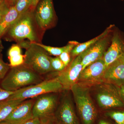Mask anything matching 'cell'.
Here are the masks:
<instances>
[{
    "label": "cell",
    "instance_id": "603a6c76",
    "mask_svg": "<svg viewBox=\"0 0 124 124\" xmlns=\"http://www.w3.org/2000/svg\"><path fill=\"white\" fill-rule=\"evenodd\" d=\"M49 59L52 69L54 71L59 72L64 70L65 65L59 57H53L49 56Z\"/></svg>",
    "mask_w": 124,
    "mask_h": 124
},
{
    "label": "cell",
    "instance_id": "4dcf8cb0",
    "mask_svg": "<svg viewBox=\"0 0 124 124\" xmlns=\"http://www.w3.org/2000/svg\"><path fill=\"white\" fill-rule=\"evenodd\" d=\"M46 124H62L55 118V116L49 120Z\"/></svg>",
    "mask_w": 124,
    "mask_h": 124
},
{
    "label": "cell",
    "instance_id": "836d02e7",
    "mask_svg": "<svg viewBox=\"0 0 124 124\" xmlns=\"http://www.w3.org/2000/svg\"><path fill=\"white\" fill-rule=\"evenodd\" d=\"M40 1V0H33V2H32V8H33L35 9L37 4H38Z\"/></svg>",
    "mask_w": 124,
    "mask_h": 124
},
{
    "label": "cell",
    "instance_id": "7c38bea8",
    "mask_svg": "<svg viewBox=\"0 0 124 124\" xmlns=\"http://www.w3.org/2000/svg\"><path fill=\"white\" fill-rule=\"evenodd\" d=\"M54 116L62 124H80L70 98L66 95L58 106Z\"/></svg>",
    "mask_w": 124,
    "mask_h": 124
},
{
    "label": "cell",
    "instance_id": "2e32d148",
    "mask_svg": "<svg viewBox=\"0 0 124 124\" xmlns=\"http://www.w3.org/2000/svg\"><path fill=\"white\" fill-rule=\"evenodd\" d=\"M115 27V26L114 24H111L105 29L102 33L95 38L84 43H78L71 51V55L72 59L79 55L90 46L110 32L113 31Z\"/></svg>",
    "mask_w": 124,
    "mask_h": 124
},
{
    "label": "cell",
    "instance_id": "5b68a950",
    "mask_svg": "<svg viewBox=\"0 0 124 124\" xmlns=\"http://www.w3.org/2000/svg\"><path fill=\"white\" fill-rule=\"evenodd\" d=\"M63 91L62 85L56 77L45 79L42 82L26 86L14 92L8 100H26L46 93H60Z\"/></svg>",
    "mask_w": 124,
    "mask_h": 124
},
{
    "label": "cell",
    "instance_id": "d6986e66",
    "mask_svg": "<svg viewBox=\"0 0 124 124\" xmlns=\"http://www.w3.org/2000/svg\"><path fill=\"white\" fill-rule=\"evenodd\" d=\"M79 43V42L75 41H69L66 45V48L65 50L58 56L66 67L70 63L71 61V51L74 47Z\"/></svg>",
    "mask_w": 124,
    "mask_h": 124
},
{
    "label": "cell",
    "instance_id": "5bb4252c",
    "mask_svg": "<svg viewBox=\"0 0 124 124\" xmlns=\"http://www.w3.org/2000/svg\"><path fill=\"white\" fill-rule=\"evenodd\" d=\"M124 54V35L115 27L110 46L102 58L107 67Z\"/></svg>",
    "mask_w": 124,
    "mask_h": 124
},
{
    "label": "cell",
    "instance_id": "e575fe53",
    "mask_svg": "<svg viewBox=\"0 0 124 124\" xmlns=\"http://www.w3.org/2000/svg\"><path fill=\"white\" fill-rule=\"evenodd\" d=\"M0 124H5V123H4V122H0Z\"/></svg>",
    "mask_w": 124,
    "mask_h": 124
},
{
    "label": "cell",
    "instance_id": "4fadbf2b",
    "mask_svg": "<svg viewBox=\"0 0 124 124\" xmlns=\"http://www.w3.org/2000/svg\"><path fill=\"white\" fill-rule=\"evenodd\" d=\"M35 98L24 100L3 121L7 124H23L33 118L32 107Z\"/></svg>",
    "mask_w": 124,
    "mask_h": 124
},
{
    "label": "cell",
    "instance_id": "3957f363",
    "mask_svg": "<svg viewBox=\"0 0 124 124\" xmlns=\"http://www.w3.org/2000/svg\"><path fill=\"white\" fill-rule=\"evenodd\" d=\"M70 90L76 105L80 122L82 124H95L99 116L98 112L91 99L89 88L76 84Z\"/></svg>",
    "mask_w": 124,
    "mask_h": 124
},
{
    "label": "cell",
    "instance_id": "484cf974",
    "mask_svg": "<svg viewBox=\"0 0 124 124\" xmlns=\"http://www.w3.org/2000/svg\"><path fill=\"white\" fill-rule=\"evenodd\" d=\"M21 48L18 44L13 45L8 51V58L22 54Z\"/></svg>",
    "mask_w": 124,
    "mask_h": 124
},
{
    "label": "cell",
    "instance_id": "1f68e13d",
    "mask_svg": "<svg viewBox=\"0 0 124 124\" xmlns=\"http://www.w3.org/2000/svg\"><path fill=\"white\" fill-rule=\"evenodd\" d=\"M120 95L124 102V84L119 87Z\"/></svg>",
    "mask_w": 124,
    "mask_h": 124
},
{
    "label": "cell",
    "instance_id": "4316f807",
    "mask_svg": "<svg viewBox=\"0 0 124 124\" xmlns=\"http://www.w3.org/2000/svg\"><path fill=\"white\" fill-rule=\"evenodd\" d=\"M9 7L5 2L4 0L0 3V23Z\"/></svg>",
    "mask_w": 124,
    "mask_h": 124
},
{
    "label": "cell",
    "instance_id": "7a4b0ae2",
    "mask_svg": "<svg viewBox=\"0 0 124 124\" xmlns=\"http://www.w3.org/2000/svg\"><path fill=\"white\" fill-rule=\"evenodd\" d=\"M45 80L23 64L11 67L7 75L0 81V85L7 91L14 92L26 86L37 84Z\"/></svg>",
    "mask_w": 124,
    "mask_h": 124
},
{
    "label": "cell",
    "instance_id": "ffe728a7",
    "mask_svg": "<svg viewBox=\"0 0 124 124\" xmlns=\"http://www.w3.org/2000/svg\"><path fill=\"white\" fill-rule=\"evenodd\" d=\"M103 116L112 120L115 124H124V111H108L105 112Z\"/></svg>",
    "mask_w": 124,
    "mask_h": 124
},
{
    "label": "cell",
    "instance_id": "9a60e30c",
    "mask_svg": "<svg viewBox=\"0 0 124 124\" xmlns=\"http://www.w3.org/2000/svg\"><path fill=\"white\" fill-rule=\"evenodd\" d=\"M102 81L119 87L124 84V54L107 67Z\"/></svg>",
    "mask_w": 124,
    "mask_h": 124
},
{
    "label": "cell",
    "instance_id": "d4e9b609",
    "mask_svg": "<svg viewBox=\"0 0 124 124\" xmlns=\"http://www.w3.org/2000/svg\"><path fill=\"white\" fill-rule=\"evenodd\" d=\"M11 67L9 64L4 62L0 56V81L4 79L7 75Z\"/></svg>",
    "mask_w": 124,
    "mask_h": 124
},
{
    "label": "cell",
    "instance_id": "7402d4cb",
    "mask_svg": "<svg viewBox=\"0 0 124 124\" xmlns=\"http://www.w3.org/2000/svg\"><path fill=\"white\" fill-rule=\"evenodd\" d=\"M34 43L43 48L49 55H54L55 57L59 56L66 48V46L62 47H55L45 45L41 43Z\"/></svg>",
    "mask_w": 124,
    "mask_h": 124
},
{
    "label": "cell",
    "instance_id": "6da1fadb",
    "mask_svg": "<svg viewBox=\"0 0 124 124\" xmlns=\"http://www.w3.org/2000/svg\"><path fill=\"white\" fill-rule=\"evenodd\" d=\"M45 31L38 26L35 18V9L31 7L19 17L6 33L7 39L26 48L31 43H41Z\"/></svg>",
    "mask_w": 124,
    "mask_h": 124
},
{
    "label": "cell",
    "instance_id": "30bf717a",
    "mask_svg": "<svg viewBox=\"0 0 124 124\" xmlns=\"http://www.w3.org/2000/svg\"><path fill=\"white\" fill-rule=\"evenodd\" d=\"M113 30L79 55L83 69L92 63L103 58L111 44Z\"/></svg>",
    "mask_w": 124,
    "mask_h": 124
},
{
    "label": "cell",
    "instance_id": "8d00e7d4",
    "mask_svg": "<svg viewBox=\"0 0 124 124\" xmlns=\"http://www.w3.org/2000/svg\"></svg>",
    "mask_w": 124,
    "mask_h": 124
},
{
    "label": "cell",
    "instance_id": "83f0119b",
    "mask_svg": "<svg viewBox=\"0 0 124 124\" xmlns=\"http://www.w3.org/2000/svg\"><path fill=\"white\" fill-rule=\"evenodd\" d=\"M13 93L14 92L9 91L4 89L0 85V101L7 100Z\"/></svg>",
    "mask_w": 124,
    "mask_h": 124
},
{
    "label": "cell",
    "instance_id": "d6a6232c",
    "mask_svg": "<svg viewBox=\"0 0 124 124\" xmlns=\"http://www.w3.org/2000/svg\"><path fill=\"white\" fill-rule=\"evenodd\" d=\"M17 0H4L5 2L9 7L14 6Z\"/></svg>",
    "mask_w": 124,
    "mask_h": 124
},
{
    "label": "cell",
    "instance_id": "8992f818",
    "mask_svg": "<svg viewBox=\"0 0 124 124\" xmlns=\"http://www.w3.org/2000/svg\"><path fill=\"white\" fill-rule=\"evenodd\" d=\"M96 98L99 106L104 110L124 107V102L120 95L119 88L106 82L98 85Z\"/></svg>",
    "mask_w": 124,
    "mask_h": 124
},
{
    "label": "cell",
    "instance_id": "52a82bcc",
    "mask_svg": "<svg viewBox=\"0 0 124 124\" xmlns=\"http://www.w3.org/2000/svg\"><path fill=\"white\" fill-rule=\"evenodd\" d=\"M58 93H46L36 97L32 107L33 117L47 120L54 117L58 106Z\"/></svg>",
    "mask_w": 124,
    "mask_h": 124
},
{
    "label": "cell",
    "instance_id": "9c48e42d",
    "mask_svg": "<svg viewBox=\"0 0 124 124\" xmlns=\"http://www.w3.org/2000/svg\"><path fill=\"white\" fill-rule=\"evenodd\" d=\"M35 16L38 26L45 31L55 26L56 16L53 0H40L35 9Z\"/></svg>",
    "mask_w": 124,
    "mask_h": 124
},
{
    "label": "cell",
    "instance_id": "ba28073f",
    "mask_svg": "<svg viewBox=\"0 0 124 124\" xmlns=\"http://www.w3.org/2000/svg\"><path fill=\"white\" fill-rule=\"evenodd\" d=\"M107 67L102 58L92 63L82 69L77 84L90 88L102 83V77Z\"/></svg>",
    "mask_w": 124,
    "mask_h": 124
},
{
    "label": "cell",
    "instance_id": "44dd1931",
    "mask_svg": "<svg viewBox=\"0 0 124 124\" xmlns=\"http://www.w3.org/2000/svg\"><path fill=\"white\" fill-rule=\"evenodd\" d=\"M33 0H17L14 6L19 15L32 7Z\"/></svg>",
    "mask_w": 124,
    "mask_h": 124
},
{
    "label": "cell",
    "instance_id": "e0dca14e",
    "mask_svg": "<svg viewBox=\"0 0 124 124\" xmlns=\"http://www.w3.org/2000/svg\"><path fill=\"white\" fill-rule=\"evenodd\" d=\"M19 16L14 6L9 7L0 23V38L4 35Z\"/></svg>",
    "mask_w": 124,
    "mask_h": 124
},
{
    "label": "cell",
    "instance_id": "d590c367",
    "mask_svg": "<svg viewBox=\"0 0 124 124\" xmlns=\"http://www.w3.org/2000/svg\"><path fill=\"white\" fill-rule=\"evenodd\" d=\"M4 0H0V3L2 2V1H3Z\"/></svg>",
    "mask_w": 124,
    "mask_h": 124
},
{
    "label": "cell",
    "instance_id": "cb8c5ba5",
    "mask_svg": "<svg viewBox=\"0 0 124 124\" xmlns=\"http://www.w3.org/2000/svg\"><path fill=\"white\" fill-rule=\"evenodd\" d=\"M10 66L11 67H15L23 64L24 62V55L21 54L9 58Z\"/></svg>",
    "mask_w": 124,
    "mask_h": 124
},
{
    "label": "cell",
    "instance_id": "8fae6325",
    "mask_svg": "<svg viewBox=\"0 0 124 124\" xmlns=\"http://www.w3.org/2000/svg\"><path fill=\"white\" fill-rule=\"evenodd\" d=\"M83 66L79 55L72 59L64 70L58 72L55 77L62 86L63 91H68L77 83Z\"/></svg>",
    "mask_w": 124,
    "mask_h": 124
},
{
    "label": "cell",
    "instance_id": "f1b7e54d",
    "mask_svg": "<svg viewBox=\"0 0 124 124\" xmlns=\"http://www.w3.org/2000/svg\"><path fill=\"white\" fill-rule=\"evenodd\" d=\"M46 122L38 117H33L23 124H46Z\"/></svg>",
    "mask_w": 124,
    "mask_h": 124
},
{
    "label": "cell",
    "instance_id": "ac0fdd59",
    "mask_svg": "<svg viewBox=\"0 0 124 124\" xmlns=\"http://www.w3.org/2000/svg\"><path fill=\"white\" fill-rule=\"evenodd\" d=\"M24 100H7L0 101V122L5 120Z\"/></svg>",
    "mask_w": 124,
    "mask_h": 124
},
{
    "label": "cell",
    "instance_id": "f546056e",
    "mask_svg": "<svg viewBox=\"0 0 124 124\" xmlns=\"http://www.w3.org/2000/svg\"><path fill=\"white\" fill-rule=\"evenodd\" d=\"M104 116V117L100 118H99L98 116L94 124H112L107 120V117Z\"/></svg>",
    "mask_w": 124,
    "mask_h": 124
},
{
    "label": "cell",
    "instance_id": "277c9868",
    "mask_svg": "<svg viewBox=\"0 0 124 124\" xmlns=\"http://www.w3.org/2000/svg\"><path fill=\"white\" fill-rule=\"evenodd\" d=\"M26 49L23 65L42 76L54 72L49 55L43 48L35 43H30Z\"/></svg>",
    "mask_w": 124,
    "mask_h": 124
}]
</instances>
